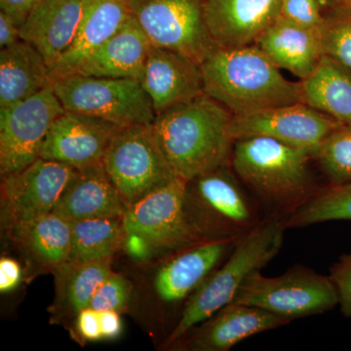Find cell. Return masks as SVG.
Instances as JSON below:
<instances>
[{
  "label": "cell",
  "instance_id": "cell-1",
  "mask_svg": "<svg viewBox=\"0 0 351 351\" xmlns=\"http://www.w3.org/2000/svg\"><path fill=\"white\" fill-rule=\"evenodd\" d=\"M233 114L203 93L156 115L152 126L178 178L188 182L230 163Z\"/></svg>",
  "mask_w": 351,
  "mask_h": 351
},
{
  "label": "cell",
  "instance_id": "cell-2",
  "mask_svg": "<svg viewBox=\"0 0 351 351\" xmlns=\"http://www.w3.org/2000/svg\"><path fill=\"white\" fill-rule=\"evenodd\" d=\"M204 92L233 115L300 103L299 82H289L257 45L216 47L201 64Z\"/></svg>",
  "mask_w": 351,
  "mask_h": 351
},
{
  "label": "cell",
  "instance_id": "cell-3",
  "mask_svg": "<svg viewBox=\"0 0 351 351\" xmlns=\"http://www.w3.org/2000/svg\"><path fill=\"white\" fill-rule=\"evenodd\" d=\"M285 230L283 221L271 218L241 237L225 263L191 295L168 341L175 343L191 328L230 304L247 278L263 269L280 251Z\"/></svg>",
  "mask_w": 351,
  "mask_h": 351
},
{
  "label": "cell",
  "instance_id": "cell-4",
  "mask_svg": "<svg viewBox=\"0 0 351 351\" xmlns=\"http://www.w3.org/2000/svg\"><path fill=\"white\" fill-rule=\"evenodd\" d=\"M311 158L313 152L256 136L234 141L230 166L261 199L274 204L297 199L302 203L311 188Z\"/></svg>",
  "mask_w": 351,
  "mask_h": 351
},
{
  "label": "cell",
  "instance_id": "cell-5",
  "mask_svg": "<svg viewBox=\"0 0 351 351\" xmlns=\"http://www.w3.org/2000/svg\"><path fill=\"white\" fill-rule=\"evenodd\" d=\"M230 163L186 182L184 211L200 239H240L260 225Z\"/></svg>",
  "mask_w": 351,
  "mask_h": 351
},
{
  "label": "cell",
  "instance_id": "cell-6",
  "mask_svg": "<svg viewBox=\"0 0 351 351\" xmlns=\"http://www.w3.org/2000/svg\"><path fill=\"white\" fill-rule=\"evenodd\" d=\"M64 110L119 126L151 125L156 113L140 82L130 78L64 76L53 83Z\"/></svg>",
  "mask_w": 351,
  "mask_h": 351
},
{
  "label": "cell",
  "instance_id": "cell-7",
  "mask_svg": "<svg viewBox=\"0 0 351 351\" xmlns=\"http://www.w3.org/2000/svg\"><path fill=\"white\" fill-rule=\"evenodd\" d=\"M103 164L127 206L177 178L152 124L120 127Z\"/></svg>",
  "mask_w": 351,
  "mask_h": 351
},
{
  "label": "cell",
  "instance_id": "cell-8",
  "mask_svg": "<svg viewBox=\"0 0 351 351\" xmlns=\"http://www.w3.org/2000/svg\"><path fill=\"white\" fill-rule=\"evenodd\" d=\"M232 302L263 309L288 321L331 311L339 304L329 276L309 269L290 270L267 277L254 272L240 287Z\"/></svg>",
  "mask_w": 351,
  "mask_h": 351
},
{
  "label": "cell",
  "instance_id": "cell-9",
  "mask_svg": "<svg viewBox=\"0 0 351 351\" xmlns=\"http://www.w3.org/2000/svg\"><path fill=\"white\" fill-rule=\"evenodd\" d=\"M128 4L154 47L182 53L199 64L216 48L203 0H128Z\"/></svg>",
  "mask_w": 351,
  "mask_h": 351
},
{
  "label": "cell",
  "instance_id": "cell-10",
  "mask_svg": "<svg viewBox=\"0 0 351 351\" xmlns=\"http://www.w3.org/2000/svg\"><path fill=\"white\" fill-rule=\"evenodd\" d=\"M64 112L53 85L17 105L0 108L1 178L40 158L48 131Z\"/></svg>",
  "mask_w": 351,
  "mask_h": 351
},
{
  "label": "cell",
  "instance_id": "cell-11",
  "mask_svg": "<svg viewBox=\"0 0 351 351\" xmlns=\"http://www.w3.org/2000/svg\"><path fill=\"white\" fill-rule=\"evenodd\" d=\"M186 182L181 178L129 205L122 218L124 232L144 237L154 250H181L198 241L184 211Z\"/></svg>",
  "mask_w": 351,
  "mask_h": 351
},
{
  "label": "cell",
  "instance_id": "cell-12",
  "mask_svg": "<svg viewBox=\"0 0 351 351\" xmlns=\"http://www.w3.org/2000/svg\"><path fill=\"white\" fill-rule=\"evenodd\" d=\"M75 168L38 158L24 169L2 177L1 202L9 228L52 213Z\"/></svg>",
  "mask_w": 351,
  "mask_h": 351
},
{
  "label": "cell",
  "instance_id": "cell-13",
  "mask_svg": "<svg viewBox=\"0 0 351 351\" xmlns=\"http://www.w3.org/2000/svg\"><path fill=\"white\" fill-rule=\"evenodd\" d=\"M341 125L329 115L300 101L233 115L232 128L235 140L256 136L271 138L314 154L324 138Z\"/></svg>",
  "mask_w": 351,
  "mask_h": 351
},
{
  "label": "cell",
  "instance_id": "cell-14",
  "mask_svg": "<svg viewBox=\"0 0 351 351\" xmlns=\"http://www.w3.org/2000/svg\"><path fill=\"white\" fill-rule=\"evenodd\" d=\"M120 127L108 120L66 110L52 124L41 147L40 158L75 169L103 163Z\"/></svg>",
  "mask_w": 351,
  "mask_h": 351
},
{
  "label": "cell",
  "instance_id": "cell-15",
  "mask_svg": "<svg viewBox=\"0 0 351 351\" xmlns=\"http://www.w3.org/2000/svg\"><path fill=\"white\" fill-rule=\"evenodd\" d=\"M141 84L156 115L205 93L201 64L164 48H152Z\"/></svg>",
  "mask_w": 351,
  "mask_h": 351
},
{
  "label": "cell",
  "instance_id": "cell-16",
  "mask_svg": "<svg viewBox=\"0 0 351 351\" xmlns=\"http://www.w3.org/2000/svg\"><path fill=\"white\" fill-rule=\"evenodd\" d=\"M282 0H203L216 47L253 45L280 16Z\"/></svg>",
  "mask_w": 351,
  "mask_h": 351
},
{
  "label": "cell",
  "instance_id": "cell-17",
  "mask_svg": "<svg viewBox=\"0 0 351 351\" xmlns=\"http://www.w3.org/2000/svg\"><path fill=\"white\" fill-rule=\"evenodd\" d=\"M239 240L202 239L182 247L157 271L154 288L159 299L166 304H176L193 295Z\"/></svg>",
  "mask_w": 351,
  "mask_h": 351
},
{
  "label": "cell",
  "instance_id": "cell-18",
  "mask_svg": "<svg viewBox=\"0 0 351 351\" xmlns=\"http://www.w3.org/2000/svg\"><path fill=\"white\" fill-rule=\"evenodd\" d=\"M127 207L101 163L75 169L52 213L69 221L122 219Z\"/></svg>",
  "mask_w": 351,
  "mask_h": 351
},
{
  "label": "cell",
  "instance_id": "cell-19",
  "mask_svg": "<svg viewBox=\"0 0 351 351\" xmlns=\"http://www.w3.org/2000/svg\"><path fill=\"white\" fill-rule=\"evenodd\" d=\"M128 0H86L73 43L50 71L52 82L73 75L130 18Z\"/></svg>",
  "mask_w": 351,
  "mask_h": 351
},
{
  "label": "cell",
  "instance_id": "cell-20",
  "mask_svg": "<svg viewBox=\"0 0 351 351\" xmlns=\"http://www.w3.org/2000/svg\"><path fill=\"white\" fill-rule=\"evenodd\" d=\"M86 0H43L20 27L21 39L34 45L50 71L75 38Z\"/></svg>",
  "mask_w": 351,
  "mask_h": 351
},
{
  "label": "cell",
  "instance_id": "cell-21",
  "mask_svg": "<svg viewBox=\"0 0 351 351\" xmlns=\"http://www.w3.org/2000/svg\"><path fill=\"white\" fill-rule=\"evenodd\" d=\"M277 68L304 80L324 56L320 27H306L279 16L256 41Z\"/></svg>",
  "mask_w": 351,
  "mask_h": 351
},
{
  "label": "cell",
  "instance_id": "cell-22",
  "mask_svg": "<svg viewBox=\"0 0 351 351\" xmlns=\"http://www.w3.org/2000/svg\"><path fill=\"white\" fill-rule=\"evenodd\" d=\"M154 48L132 16L73 75L95 77L130 78L142 82L145 64Z\"/></svg>",
  "mask_w": 351,
  "mask_h": 351
},
{
  "label": "cell",
  "instance_id": "cell-23",
  "mask_svg": "<svg viewBox=\"0 0 351 351\" xmlns=\"http://www.w3.org/2000/svg\"><path fill=\"white\" fill-rule=\"evenodd\" d=\"M209 319L189 341V350H230L254 335L290 323L263 309L235 302L223 306Z\"/></svg>",
  "mask_w": 351,
  "mask_h": 351
},
{
  "label": "cell",
  "instance_id": "cell-24",
  "mask_svg": "<svg viewBox=\"0 0 351 351\" xmlns=\"http://www.w3.org/2000/svg\"><path fill=\"white\" fill-rule=\"evenodd\" d=\"M53 85L40 52L20 39L0 49V108L12 107Z\"/></svg>",
  "mask_w": 351,
  "mask_h": 351
},
{
  "label": "cell",
  "instance_id": "cell-25",
  "mask_svg": "<svg viewBox=\"0 0 351 351\" xmlns=\"http://www.w3.org/2000/svg\"><path fill=\"white\" fill-rule=\"evenodd\" d=\"M301 103L351 125V71L324 55L315 69L300 80Z\"/></svg>",
  "mask_w": 351,
  "mask_h": 351
},
{
  "label": "cell",
  "instance_id": "cell-26",
  "mask_svg": "<svg viewBox=\"0 0 351 351\" xmlns=\"http://www.w3.org/2000/svg\"><path fill=\"white\" fill-rule=\"evenodd\" d=\"M110 261L66 262L53 270L56 295L50 307L58 321L76 318L90 302L99 286L112 271Z\"/></svg>",
  "mask_w": 351,
  "mask_h": 351
},
{
  "label": "cell",
  "instance_id": "cell-27",
  "mask_svg": "<svg viewBox=\"0 0 351 351\" xmlns=\"http://www.w3.org/2000/svg\"><path fill=\"white\" fill-rule=\"evenodd\" d=\"M12 235L27 260L44 269L54 270L68 262L71 247V221L50 213L12 228Z\"/></svg>",
  "mask_w": 351,
  "mask_h": 351
},
{
  "label": "cell",
  "instance_id": "cell-28",
  "mask_svg": "<svg viewBox=\"0 0 351 351\" xmlns=\"http://www.w3.org/2000/svg\"><path fill=\"white\" fill-rule=\"evenodd\" d=\"M125 239L122 219L96 218L71 221L68 262L112 260Z\"/></svg>",
  "mask_w": 351,
  "mask_h": 351
},
{
  "label": "cell",
  "instance_id": "cell-29",
  "mask_svg": "<svg viewBox=\"0 0 351 351\" xmlns=\"http://www.w3.org/2000/svg\"><path fill=\"white\" fill-rule=\"evenodd\" d=\"M341 219H351V184H331L313 193L283 223L289 228Z\"/></svg>",
  "mask_w": 351,
  "mask_h": 351
},
{
  "label": "cell",
  "instance_id": "cell-30",
  "mask_svg": "<svg viewBox=\"0 0 351 351\" xmlns=\"http://www.w3.org/2000/svg\"><path fill=\"white\" fill-rule=\"evenodd\" d=\"M331 184H351V125L338 127L314 154Z\"/></svg>",
  "mask_w": 351,
  "mask_h": 351
},
{
  "label": "cell",
  "instance_id": "cell-31",
  "mask_svg": "<svg viewBox=\"0 0 351 351\" xmlns=\"http://www.w3.org/2000/svg\"><path fill=\"white\" fill-rule=\"evenodd\" d=\"M324 55L351 71V10L336 9L320 27Z\"/></svg>",
  "mask_w": 351,
  "mask_h": 351
},
{
  "label": "cell",
  "instance_id": "cell-32",
  "mask_svg": "<svg viewBox=\"0 0 351 351\" xmlns=\"http://www.w3.org/2000/svg\"><path fill=\"white\" fill-rule=\"evenodd\" d=\"M131 285L121 274L110 272V276L99 286L90 302V308L95 311H123L130 300Z\"/></svg>",
  "mask_w": 351,
  "mask_h": 351
},
{
  "label": "cell",
  "instance_id": "cell-33",
  "mask_svg": "<svg viewBox=\"0 0 351 351\" xmlns=\"http://www.w3.org/2000/svg\"><path fill=\"white\" fill-rule=\"evenodd\" d=\"M321 0H282L280 16L297 24L320 27L324 22Z\"/></svg>",
  "mask_w": 351,
  "mask_h": 351
},
{
  "label": "cell",
  "instance_id": "cell-34",
  "mask_svg": "<svg viewBox=\"0 0 351 351\" xmlns=\"http://www.w3.org/2000/svg\"><path fill=\"white\" fill-rule=\"evenodd\" d=\"M329 277L336 288L341 313L351 317V253L339 258L330 269Z\"/></svg>",
  "mask_w": 351,
  "mask_h": 351
},
{
  "label": "cell",
  "instance_id": "cell-35",
  "mask_svg": "<svg viewBox=\"0 0 351 351\" xmlns=\"http://www.w3.org/2000/svg\"><path fill=\"white\" fill-rule=\"evenodd\" d=\"M76 331L84 341H100L101 335L100 313L93 308L82 309L75 318Z\"/></svg>",
  "mask_w": 351,
  "mask_h": 351
},
{
  "label": "cell",
  "instance_id": "cell-36",
  "mask_svg": "<svg viewBox=\"0 0 351 351\" xmlns=\"http://www.w3.org/2000/svg\"><path fill=\"white\" fill-rule=\"evenodd\" d=\"M41 1L43 0H0V11L21 27Z\"/></svg>",
  "mask_w": 351,
  "mask_h": 351
},
{
  "label": "cell",
  "instance_id": "cell-37",
  "mask_svg": "<svg viewBox=\"0 0 351 351\" xmlns=\"http://www.w3.org/2000/svg\"><path fill=\"white\" fill-rule=\"evenodd\" d=\"M22 279V269L19 263L9 258L0 260V291L8 293L19 285Z\"/></svg>",
  "mask_w": 351,
  "mask_h": 351
},
{
  "label": "cell",
  "instance_id": "cell-38",
  "mask_svg": "<svg viewBox=\"0 0 351 351\" xmlns=\"http://www.w3.org/2000/svg\"><path fill=\"white\" fill-rule=\"evenodd\" d=\"M123 248L131 258L137 261H145L156 253L154 247L142 235L136 232H125Z\"/></svg>",
  "mask_w": 351,
  "mask_h": 351
},
{
  "label": "cell",
  "instance_id": "cell-39",
  "mask_svg": "<svg viewBox=\"0 0 351 351\" xmlns=\"http://www.w3.org/2000/svg\"><path fill=\"white\" fill-rule=\"evenodd\" d=\"M100 321L103 339H113L119 336L122 331L119 313L114 311H101Z\"/></svg>",
  "mask_w": 351,
  "mask_h": 351
},
{
  "label": "cell",
  "instance_id": "cell-40",
  "mask_svg": "<svg viewBox=\"0 0 351 351\" xmlns=\"http://www.w3.org/2000/svg\"><path fill=\"white\" fill-rule=\"evenodd\" d=\"M20 39V27L0 11V49L12 45Z\"/></svg>",
  "mask_w": 351,
  "mask_h": 351
},
{
  "label": "cell",
  "instance_id": "cell-41",
  "mask_svg": "<svg viewBox=\"0 0 351 351\" xmlns=\"http://www.w3.org/2000/svg\"><path fill=\"white\" fill-rule=\"evenodd\" d=\"M322 3L332 7L335 10L336 9H345V10H351V0H321Z\"/></svg>",
  "mask_w": 351,
  "mask_h": 351
}]
</instances>
